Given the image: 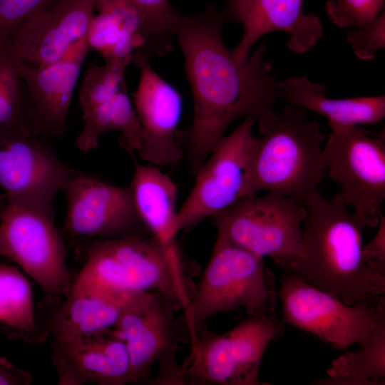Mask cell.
Segmentation results:
<instances>
[{
    "label": "cell",
    "mask_w": 385,
    "mask_h": 385,
    "mask_svg": "<svg viewBox=\"0 0 385 385\" xmlns=\"http://www.w3.org/2000/svg\"><path fill=\"white\" fill-rule=\"evenodd\" d=\"M324 9L337 26L361 28L384 11V0H328Z\"/></svg>",
    "instance_id": "f546056e"
},
{
    "label": "cell",
    "mask_w": 385,
    "mask_h": 385,
    "mask_svg": "<svg viewBox=\"0 0 385 385\" xmlns=\"http://www.w3.org/2000/svg\"><path fill=\"white\" fill-rule=\"evenodd\" d=\"M197 266L183 255L178 245L168 246L153 235L93 239L86 261L73 284L134 292L161 293L175 310L188 305Z\"/></svg>",
    "instance_id": "3957f363"
},
{
    "label": "cell",
    "mask_w": 385,
    "mask_h": 385,
    "mask_svg": "<svg viewBox=\"0 0 385 385\" xmlns=\"http://www.w3.org/2000/svg\"><path fill=\"white\" fill-rule=\"evenodd\" d=\"M32 120L26 86L3 40H0V133L24 130L34 134Z\"/></svg>",
    "instance_id": "4316f807"
},
{
    "label": "cell",
    "mask_w": 385,
    "mask_h": 385,
    "mask_svg": "<svg viewBox=\"0 0 385 385\" xmlns=\"http://www.w3.org/2000/svg\"><path fill=\"white\" fill-rule=\"evenodd\" d=\"M324 139L305 109L288 104L256 138L240 200L267 191L304 202L327 172Z\"/></svg>",
    "instance_id": "277c9868"
},
{
    "label": "cell",
    "mask_w": 385,
    "mask_h": 385,
    "mask_svg": "<svg viewBox=\"0 0 385 385\" xmlns=\"http://www.w3.org/2000/svg\"><path fill=\"white\" fill-rule=\"evenodd\" d=\"M304 203L299 254L285 271L347 304L384 295L385 272L364 259L363 229L339 193L327 198L316 189Z\"/></svg>",
    "instance_id": "7a4b0ae2"
},
{
    "label": "cell",
    "mask_w": 385,
    "mask_h": 385,
    "mask_svg": "<svg viewBox=\"0 0 385 385\" xmlns=\"http://www.w3.org/2000/svg\"><path fill=\"white\" fill-rule=\"evenodd\" d=\"M6 205V198L4 194L0 193V215L4 210Z\"/></svg>",
    "instance_id": "e575fe53"
},
{
    "label": "cell",
    "mask_w": 385,
    "mask_h": 385,
    "mask_svg": "<svg viewBox=\"0 0 385 385\" xmlns=\"http://www.w3.org/2000/svg\"><path fill=\"white\" fill-rule=\"evenodd\" d=\"M32 376L19 369L4 357H0V385H29Z\"/></svg>",
    "instance_id": "836d02e7"
},
{
    "label": "cell",
    "mask_w": 385,
    "mask_h": 385,
    "mask_svg": "<svg viewBox=\"0 0 385 385\" xmlns=\"http://www.w3.org/2000/svg\"><path fill=\"white\" fill-rule=\"evenodd\" d=\"M96 0H56L16 27L4 46L15 60L45 66L63 58L87 38Z\"/></svg>",
    "instance_id": "9a60e30c"
},
{
    "label": "cell",
    "mask_w": 385,
    "mask_h": 385,
    "mask_svg": "<svg viewBox=\"0 0 385 385\" xmlns=\"http://www.w3.org/2000/svg\"><path fill=\"white\" fill-rule=\"evenodd\" d=\"M280 98L290 105L326 117L329 122L347 125H374L385 117V97L358 96L329 98L326 86L306 76L277 81Z\"/></svg>",
    "instance_id": "7402d4cb"
},
{
    "label": "cell",
    "mask_w": 385,
    "mask_h": 385,
    "mask_svg": "<svg viewBox=\"0 0 385 385\" xmlns=\"http://www.w3.org/2000/svg\"><path fill=\"white\" fill-rule=\"evenodd\" d=\"M83 125L76 139L77 148L85 153L98 148L100 137L109 131L120 133V146L138 153L142 144L140 123L126 86L113 97L81 111Z\"/></svg>",
    "instance_id": "cb8c5ba5"
},
{
    "label": "cell",
    "mask_w": 385,
    "mask_h": 385,
    "mask_svg": "<svg viewBox=\"0 0 385 385\" xmlns=\"http://www.w3.org/2000/svg\"><path fill=\"white\" fill-rule=\"evenodd\" d=\"M256 120L246 117L215 146L195 175L194 186L178 210L173 234L227 210L240 200L245 173L255 143Z\"/></svg>",
    "instance_id": "4fadbf2b"
},
{
    "label": "cell",
    "mask_w": 385,
    "mask_h": 385,
    "mask_svg": "<svg viewBox=\"0 0 385 385\" xmlns=\"http://www.w3.org/2000/svg\"><path fill=\"white\" fill-rule=\"evenodd\" d=\"M354 351L332 361L327 377L313 381L322 385H382L385 383V323L376 327Z\"/></svg>",
    "instance_id": "d4e9b609"
},
{
    "label": "cell",
    "mask_w": 385,
    "mask_h": 385,
    "mask_svg": "<svg viewBox=\"0 0 385 385\" xmlns=\"http://www.w3.org/2000/svg\"><path fill=\"white\" fill-rule=\"evenodd\" d=\"M143 15L150 41L157 56L173 48L171 26L178 11L169 0H131Z\"/></svg>",
    "instance_id": "f1b7e54d"
},
{
    "label": "cell",
    "mask_w": 385,
    "mask_h": 385,
    "mask_svg": "<svg viewBox=\"0 0 385 385\" xmlns=\"http://www.w3.org/2000/svg\"><path fill=\"white\" fill-rule=\"evenodd\" d=\"M304 0H226L222 11L227 22L243 25V34L232 50L240 61L248 59L255 43L276 31L289 35L287 46L296 53L313 49L323 34L320 19L304 11Z\"/></svg>",
    "instance_id": "e0dca14e"
},
{
    "label": "cell",
    "mask_w": 385,
    "mask_h": 385,
    "mask_svg": "<svg viewBox=\"0 0 385 385\" xmlns=\"http://www.w3.org/2000/svg\"><path fill=\"white\" fill-rule=\"evenodd\" d=\"M75 172L33 133H0V188L8 202L54 218L55 197Z\"/></svg>",
    "instance_id": "7c38bea8"
},
{
    "label": "cell",
    "mask_w": 385,
    "mask_h": 385,
    "mask_svg": "<svg viewBox=\"0 0 385 385\" xmlns=\"http://www.w3.org/2000/svg\"><path fill=\"white\" fill-rule=\"evenodd\" d=\"M130 63L123 60L92 64L87 69L79 89L81 111L111 98L126 86L125 73Z\"/></svg>",
    "instance_id": "83f0119b"
},
{
    "label": "cell",
    "mask_w": 385,
    "mask_h": 385,
    "mask_svg": "<svg viewBox=\"0 0 385 385\" xmlns=\"http://www.w3.org/2000/svg\"><path fill=\"white\" fill-rule=\"evenodd\" d=\"M87 34L90 48L105 61L123 60L140 68L155 52L148 37L143 15L131 0H96Z\"/></svg>",
    "instance_id": "44dd1931"
},
{
    "label": "cell",
    "mask_w": 385,
    "mask_h": 385,
    "mask_svg": "<svg viewBox=\"0 0 385 385\" xmlns=\"http://www.w3.org/2000/svg\"><path fill=\"white\" fill-rule=\"evenodd\" d=\"M277 292L264 258L216 237L211 257L188 307L176 319L190 342L205 336L206 320L215 314L243 308L249 315L275 314Z\"/></svg>",
    "instance_id": "5b68a950"
},
{
    "label": "cell",
    "mask_w": 385,
    "mask_h": 385,
    "mask_svg": "<svg viewBox=\"0 0 385 385\" xmlns=\"http://www.w3.org/2000/svg\"><path fill=\"white\" fill-rule=\"evenodd\" d=\"M31 344L47 337L40 330L30 283L16 267L0 265V324Z\"/></svg>",
    "instance_id": "484cf974"
},
{
    "label": "cell",
    "mask_w": 385,
    "mask_h": 385,
    "mask_svg": "<svg viewBox=\"0 0 385 385\" xmlns=\"http://www.w3.org/2000/svg\"><path fill=\"white\" fill-rule=\"evenodd\" d=\"M90 48L86 38L60 60L45 66L29 65L12 58L26 86L36 135L60 138L66 135L69 106Z\"/></svg>",
    "instance_id": "d6986e66"
},
{
    "label": "cell",
    "mask_w": 385,
    "mask_h": 385,
    "mask_svg": "<svg viewBox=\"0 0 385 385\" xmlns=\"http://www.w3.org/2000/svg\"><path fill=\"white\" fill-rule=\"evenodd\" d=\"M0 255L19 265L46 299H62L71 288L66 247L53 217L6 201L0 215Z\"/></svg>",
    "instance_id": "8fae6325"
},
{
    "label": "cell",
    "mask_w": 385,
    "mask_h": 385,
    "mask_svg": "<svg viewBox=\"0 0 385 385\" xmlns=\"http://www.w3.org/2000/svg\"><path fill=\"white\" fill-rule=\"evenodd\" d=\"M377 227L375 236L369 242L363 245L362 252L367 262L385 272V217L383 215Z\"/></svg>",
    "instance_id": "d6a6232c"
},
{
    "label": "cell",
    "mask_w": 385,
    "mask_h": 385,
    "mask_svg": "<svg viewBox=\"0 0 385 385\" xmlns=\"http://www.w3.org/2000/svg\"><path fill=\"white\" fill-rule=\"evenodd\" d=\"M140 292L72 284L58 300L45 298L36 315L41 332L51 341L66 342L115 327Z\"/></svg>",
    "instance_id": "2e32d148"
},
{
    "label": "cell",
    "mask_w": 385,
    "mask_h": 385,
    "mask_svg": "<svg viewBox=\"0 0 385 385\" xmlns=\"http://www.w3.org/2000/svg\"><path fill=\"white\" fill-rule=\"evenodd\" d=\"M226 23L222 11L209 4L199 14L178 11L171 26L192 93V120L180 129L178 140L193 177L235 120L252 117L262 133L276 115L273 107L280 98L272 63L265 59V42L240 61L223 41Z\"/></svg>",
    "instance_id": "6da1fadb"
},
{
    "label": "cell",
    "mask_w": 385,
    "mask_h": 385,
    "mask_svg": "<svg viewBox=\"0 0 385 385\" xmlns=\"http://www.w3.org/2000/svg\"><path fill=\"white\" fill-rule=\"evenodd\" d=\"M324 150L327 175L362 229L377 227L385 200L384 135L329 122Z\"/></svg>",
    "instance_id": "52a82bcc"
},
{
    "label": "cell",
    "mask_w": 385,
    "mask_h": 385,
    "mask_svg": "<svg viewBox=\"0 0 385 385\" xmlns=\"http://www.w3.org/2000/svg\"><path fill=\"white\" fill-rule=\"evenodd\" d=\"M51 346L58 385L132 383L126 346L111 329L71 341H51Z\"/></svg>",
    "instance_id": "ffe728a7"
},
{
    "label": "cell",
    "mask_w": 385,
    "mask_h": 385,
    "mask_svg": "<svg viewBox=\"0 0 385 385\" xmlns=\"http://www.w3.org/2000/svg\"><path fill=\"white\" fill-rule=\"evenodd\" d=\"M56 0H0V37L9 35L29 18Z\"/></svg>",
    "instance_id": "1f68e13d"
},
{
    "label": "cell",
    "mask_w": 385,
    "mask_h": 385,
    "mask_svg": "<svg viewBox=\"0 0 385 385\" xmlns=\"http://www.w3.org/2000/svg\"><path fill=\"white\" fill-rule=\"evenodd\" d=\"M135 210L150 233L168 246L178 245L173 225L178 210V185L158 166L134 161L128 186Z\"/></svg>",
    "instance_id": "603a6c76"
},
{
    "label": "cell",
    "mask_w": 385,
    "mask_h": 385,
    "mask_svg": "<svg viewBox=\"0 0 385 385\" xmlns=\"http://www.w3.org/2000/svg\"><path fill=\"white\" fill-rule=\"evenodd\" d=\"M140 68L138 85L133 94L142 135L137 154L142 160L158 167L175 165L184 156L178 140L182 96L149 63Z\"/></svg>",
    "instance_id": "ac0fdd59"
},
{
    "label": "cell",
    "mask_w": 385,
    "mask_h": 385,
    "mask_svg": "<svg viewBox=\"0 0 385 385\" xmlns=\"http://www.w3.org/2000/svg\"><path fill=\"white\" fill-rule=\"evenodd\" d=\"M62 191L67 200L63 230L71 237L109 240L152 235L135 210L129 187L76 170Z\"/></svg>",
    "instance_id": "5bb4252c"
},
{
    "label": "cell",
    "mask_w": 385,
    "mask_h": 385,
    "mask_svg": "<svg viewBox=\"0 0 385 385\" xmlns=\"http://www.w3.org/2000/svg\"><path fill=\"white\" fill-rule=\"evenodd\" d=\"M305 215L303 201L267 192L240 199L211 218L217 237L270 257L285 270L299 254Z\"/></svg>",
    "instance_id": "9c48e42d"
},
{
    "label": "cell",
    "mask_w": 385,
    "mask_h": 385,
    "mask_svg": "<svg viewBox=\"0 0 385 385\" xmlns=\"http://www.w3.org/2000/svg\"><path fill=\"white\" fill-rule=\"evenodd\" d=\"M175 311L165 296L152 291L138 293L122 313L114 331L126 346L133 384H184L175 358Z\"/></svg>",
    "instance_id": "30bf717a"
},
{
    "label": "cell",
    "mask_w": 385,
    "mask_h": 385,
    "mask_svg": "<svg viewBox=\"0 0 385 385\" xmlns=\"http://www.w3.org/2000/svg\"><path fill=\"white\" fill-rule=\"evenodd\" d=\"M277 297L285 324L338 349L359 344L385 323L384 295H371L347 304L288 271L281 278Z\"/></svg>",
    "instance_id": "ba28073f"
},
{
    "label": "cell",
    "mask_w": 385,
    "mask_h": 385,
    "mask_svg": "<svg viewBox=\"0 0 385 385\" xmlns=\"http://www.w3.org/2000/svg\"><path fill=\"white\" fill-rule=\"evenodd\" d=\"M284 325L276 313L249 315L224 334L193 341L181 365L184 384H262V358L270 344L282 335Z\"/></svg>",
    "instance_id": "8992f818"
},
{
    "label": "cell",
    "mask_w": 385,
    "mask_h": 385,
    "mask_svg": "<svg viewBox=\"0 0 385 385\" xmlns=\"http://www.w3.org/2000/svg\"><path fill=\"white\" fill-rule=\"evenodd\" d=\"M346 38L359 58H374L376 52L385 48L384 11L368 25L349 32Z\"/></svg>",
    "instance_id": "4dcf8cb0"
}]
</instances>
